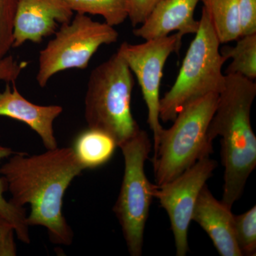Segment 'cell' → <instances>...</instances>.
<instances>
[{"instance_id": "obj_7", "label": "cell", "mask_w": 256, "mask_h": 256, "mask_svg": "<svg viewBox=\"0 0 256 256\" xmlns=\"http://www.w3.org/2000/svg\"><path fill=\"white\" fill-rule=\"evenodd\" d=\"M118 32L107 23L94 21L77 13L68 23L62 24L38 57L36 82L44 88L56 74L68 69H85L102 45L116 43Z\"/></svg>"}, {"instance_id": "obj_21", "label": "cell", "mask_w": 256, "mask_h": 256, "mask_svg": "<svg viewBox=\"0 0 256 256\" xmlns=\"http://www.w3.org/2000/svg\"><path fill=\"white\" fill-rule=\"evenodd\" d=\"M160 0H127L128 18L133 26L146 21Z\"/></svg>"}, {"instance_id": "obj_15", "label": "cell", "mask_w": 256, "mask_h": 256, "mask_svg": "<svg viewBox=\"0 0 256 256\" xmlns=\"http://www.w3.org/2000/svg\"><path fill=\"white\" fill-rule=\"evenodd\" d=\"M210 14L212 25L220 44L238 40L242 37L238 0H201Z\"/></svg>"}, {"instance_id": "obj_12", "label": "cell", "mask_w": 256, "mask_h": 256, "mask_svg": "<svg viewBox=\"0 0 256 256\" xmlns=\"http://www.w3.org/2000/svg\"><path fill=\"white\" fill-rule=\"evenodd\" d=\"M192 220L208 234L220 256H242L236 239L232 208L218 201L206 184L197 198Z\"/></svg>"}, {"instance_id": "obj_20", "label": "cell", "mask_w": 256, "mask_h": 256, "mask_svg": "<svg viewBox=\"0 0 256 256\" xmlns=\"http://www.w3.org/2000/svg\"><path fill=\"white\" fill-rule=\"evenodd\" d=\"M18 0H0V60L12 48L14 21Z\"/></svg>"}, {"instance_id": "obj_22", "label": "cell", "mask_w": 256, "mask_h": 256, "mask_svg": "<svg viewBox=\"0 0 256 256\" xmlns=\"http://www.w3.org/2000/svg\"><path fill=\"white\" fill-rule=\"evenodd\" d=\"M242 36L256 33V0H238Z\"/></svg>"}, {"instance_id": "obj_16", "label": "cell", "mask_w": 256, "mask_h": 256, "mask_svg": "<svg viewBox=\"0 0 256 256\" xmlns=\"http://www.w3.org/2000/svg\"><path fill=\"white\" fill-rule=\"evenodd\" d=\"M236 46H224L220 54L226 60L232 58L225 75H240L250 80L256 78V33L238 38Z\"/></svg>"}, {"instance_id": "obj_4", "label": "cell", "mask_w": 256, "mask_h": 256, "mask_svg": "<svg viewBox=\"0 0 256 256\" xmlns=\"http://www.w3.org/2000/svg\"><path fill=\"white\" fill-rule=\"evenodd\" d=\"M218 95L210 94L192 101L180 110L169 129L163 128L152 159L156 185L174 180L198 160L213 153L208 128Z\"/></svg>"}, {"instance_id": "obj_17", "label": "cell", "mask_w": 256, "mask_h": 256, "mask_svg": "<svg viewBox=\"0 0 256 256\" xmlns=\"http://www.w3.org/2000/svg\"><path fill=\"white\" fill-rule=\"evenodd\" d=\"M15 152L11 148L3 146L0 142V161L9 158ZM5 191L6 190L4 182L2 178H0V225H8L12 227L18 240L23 244H30L31 239L26 210L8 201L4 198Z\"/></svg>"}, {"instance_id": "obj_10", "label": "cell", "mask_w": 256, "mask_h": 256, "mask_svg": "<svg viewBox=\"0 0 256 256\" xmlns=\"http://www.w3.org/2000/svg\"><path fill=\"white\" fill-rule=\"evenodd\" d=\"M73 15L64 0H18L12 48H18L26 42L41 43L55 34L58 23H68Z\"/></svg>"}, {"instance_id": "obj_19", "label": "cell", "mask_w": 256, "mask_h": 256, "mask_svg": "<svg viewBox=\"0 0 256 256\" xmlns=\"http://www.w3.org/2000/svg\"><path fill=\"white\" fill-rule=\"evenodd\" d=\"M236 239L242 256L256 255V206L240 215H234Z\"/></svg>"}, {"instance_id": "obj_18", "label": "cell", "mask_w": 256, "mask_h": 256, "mask_svg": "<svg viewBox=\"0 0 256 256\" xmlns=\"http://www.w3.org/2000/svg\"><path fill=\"white\" fill-rule=\"evenodd\" d=\"M70 9L80 14L100 15L106 23L118 26L128 18L127 0H64Z\"/></svg>"}, {"instance_id": "obj_8", "label": "cell", "mask_w": 256, "mask_h": 256, "mask_svg": "<svg viewBox=\"0 0 256 256\" xmlns=\"http://www.w3.org/2000/svg\"><path fill=\"white\" fill-rule=\"evenodd\" d=\"M182 36L176 32L140 44L124 42L117 52L136 75L142 90L148 110V124L154 138V151L163 129L160 122V88L163 70L170 55L178 53L181 48Z\"/></svg>"}, {"instance_id": "obj_2", "label": "cell", "mask_w": 256, "mask_h": 256, "mask_svg": "<svg viewBox=\"0 0 256 256\" xmlns=\"http://www.w3.org/2000/svg\"><path fill=\"white\" fill-rule=\"evenodd\" d=\"M225 76V85L208 126V137L212 142L218 136L222 137V202L232 208L242 197L248 178L256 166V137L250 124L256 84L242 76Z\"/></svg>"}, {"instance_id": "obj_11", "label": "cell", "mask_w": 256, "mask_h": 256, "mask_svg": "<svg viewBox=\"0 0 256 256\" xmlns=\"http://www.w3.org/2000/svg\"><path fill=\"white\" fill-rule=\"evenodd\" d=\"M11 84L6 82L4 90L0 92V116L26 124L40 136L46 150L56 148L54 124L63 112V108L33 104L20 94L15 82Z\"/></svg>"}, {"instance_id": "obj_23", "label": "cell", "mask_w": 256, "mask_h": 256, "mask_svg": "<svg viewBox=\"0 0 256 256\" xmlns=\"http://www.w3.org/2000/svg\"><path fill=\"white\" fill-rule=\"evenodd\" d=\"M24 65L20 64L12 55H8L0 60V82H16L22 72Z\"/></svg>"}, {"instance_id": "obj_1", "label": "cell", "mask_w": 256, "mask_h": 256, "mask_svg": "<svg viewBox=\"0 0 256 256\" xmlns=\"http://www.w3.org/2000/svg\"><path fill=\"white\" fill-rule=\"evenodd\" d=\"M84 170L72 148L57 146L34 156L15 152L0 174L11 194L10 201L22 208L30 205L28 226L46 228L52 244L70 246L74 232L62 212L64 197Z\"/></svg>"}, {"instance_id": "obj_9", "label": "cell", "mask_w": 256, "mask_h": 256, "mask_svg": "<svg viewBox=\"0 0 256 256\" xmlns=\"http://www.w3.org/2000/svg\"><path fill=\"white\" fill-rule=\"evenodd\" d=\"M216 166L215 160L204 156L178 178L159 186L156 184L153 195L169 216L178 256L188 254V230L194 208L202 188Z\"/></svg>"}, {"instance_id": "obj_14", "label": "cell", "mask_w": 256, "mask_h": 256, "mask_svg": "<svg viewBox=\"0 0 256 256\" xmlns=\"http://www.w3.org/2000/svg\"><path fill=\"white\" fill-rule=\"evenodd\" d=\"M117 146L109 134L88 128L76 138L72 149L79 162L86 170L95 169L107 163Z\"/></svg>"}, {"instance_id": "obj_5", "label": "cell", "mask_w": 256, "mask_h": 256, "mask_svg": "<svg viewBox=\"0 0 256 256\" xmlns=\"http://www.w3.org/2000/svg\"><path fill=\"white\" fill-rule=\"evenodd\" d=\"M190 44L174 85L160 98V120L173 121L180 110L192 101L223 90L226 60L220 54V42L210 14L202 8L200 28Z\"/></svg>"}, {"instance_id": "obj_3", "label": "cell", "mask_w": 256, "mask_h": 256, "mask_svg": "<svg viewBox=\"0 0 256 256\" xmlns=\"http://www.w3.org/2000/svg\"><path fill=\"white\" fill-rule=\"evenodd\" d=\"M134 86L132 72L118 52L92 70L87 84L88 128L109 134L118 148L141 130L131 112Z\"/></svg>"}, {"instance_id": "obj_6", "label": "cell", "mask_w": 256, "mask_h": 256, "mask_svg": "<svg viewBox=\"0 0 256 256\" xmlns=\"http://www.w3.org/2000/svg\"><path fill=\"white\" fill-rule=\"evenodd\" d=\"M124 161L122 184L114 212L118 220L128 252L142 256L144 233L154 188L146 178L144 164L151 151L148 133L140 130L134 137L119 146Z\"/></svg>"}, {"instance_id": "obj_13", "label": "cell", "mask_w": 256, "mask_h": 256, "mask_svg": "<svg viewBox=\"0 0 256 256\" xmlns=\"http://www.w3.org/2000/svg\"><path fill=\"white\" fill-rule=\"evenodd\" d=\"M201 0H160L146 21L133 34L143 40H154L169 36L176 31L182 36L196 34L200 28V20L194 14Z\"/></svg>"}]
</instances>
